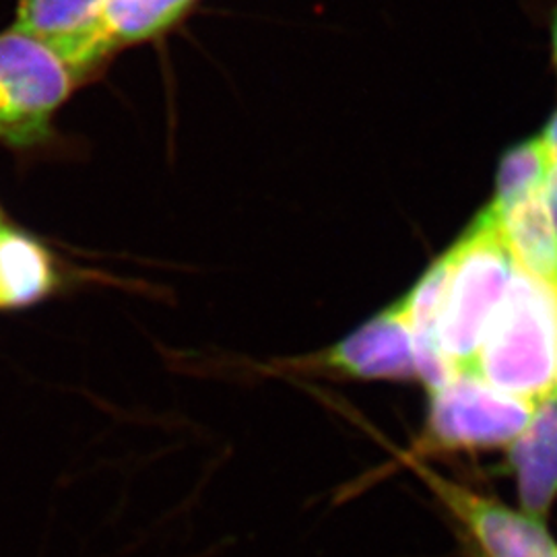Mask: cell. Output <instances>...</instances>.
<instances>
[{"mask_svg": "<svg viewBox=\"0 0 557 557\" xmlns=\"http://www.w3.org/2000/svg\"><path fill=\"white\" fill-rule=\"evenodd\" d=\"M416 471L473 541L475 557H557L556 541L539 518L479 496L423 465Z\"/></svg>", "mask_w": 557, "mask_h": 557, "instance_id": "cell-5", "label": "cell"}, {"mask_svg": "<svg viewBox=\"0 0 557 557\" xmlns=\"http://www.w3.org/2000/svg\"><path fill=\"white\" fill-rule=\"evenodd\" d=\"M75 75L44 41L17 29L0 36V140L32 147L50 137Z\"/></svg>", "mask_w": 557, "mask_h": 557, "instance_id": "cell-4", "label": "cell"}, {"mask_svg": "<svg viewBox=\"0 0 557 557\" xmlns=\"http://www.w3.org/2000/svg\"><path fill=\"white\" fill-rule=\"evenodd\" d=\"M552 41H554V59H556L557 66V9L554 15V23H552Z\"/></svg>", "mask_w": 557, "mask_h": 557, "instance_id": "cell-15", "label": "cell"}, {"mask_svg": "<svg viewBox=\"0 0 557 557\" xmlns=\"http://www.w3.org/2000/svg\"><path fill=\"white\" fill-rule=\"evenodd\" d=\"M552 168L554 160L541 137L518 145L502 160L492 207L506 209L520 200L543 195Z\"/></svg>", "mask_w": 557, "mask_h": 557, "instance_id": "cell-11", "label": "cell"}, {"mask_svg": "<svg viewBox=\"0 0 557 557\" xmlns=\"http://www.w3.org/2000/svg\"><path fill=\"white\" fill-rule=\"evenodd\" d=\"M541 140L545 143V147H547V151H549V156H552V160L554 163L557 161V114L554 119L549 120V124H547V128H545V133L541 135Z\"/></svg>", "mask_w": 557, "mask_h": 557, "instance_id": "cell-14", "label": "cell"}, {"mask_svg": "<svg viewBox=\"0 0 557 557\" xmlns=\"http://www.w3.org/2000/svg\"><path fill=\"white\" fill-rule=\"evenodd\" d=\"M100 0H20L17 29L44 44H54L79 32L94 17Z\"/></svg>", "mask_w": 557, "mask_h": 557, "instance_id": "cell-12", "label": "cell"}, {"mask_svg": "<svg viewBox=\"0 0 557 557\" xmlns=\"http://www.w3.org/2000/svg\"><path fill=\"white\" fill-rule=\"evenodd\" d=\"M444 259L446 283L440 301L438 345L453 370L462 372L473 368L517 264L490 207Z\"/></svg>", "mask_w": 557, "mask_h": 557, "instance_id": "cell-2", "label": "cell"}, {"mask_svg": "<svg viewBox=\"0 0 557 557\" xmlns=\"http://www.w3.org/2000/svg\"><path fill=\"white\" fill-rule=\"evenodd\" d=\"M310 366L347 379H418L413 335L400 304L366 322Z\"/></svg>", "mask_w": 557, "mask_h": 557, "instance_id": "cell-7", "label": "cell"}, {"mask_svg": "<svg viewBox=\"0 0 557 557\" xmlns=\"http://www.w3.org/2000/svg\"><path fill=\"white\" fill-rule=\"evenodd\" d=\"M543 199H545V205H547V209H549V215H552V220H554L557 232V161L554 163V168H552V174H549V178H547V184H545Z\"/></svg>", "mask_w": 557, "mask_h": 557, "instance_id": "cell-13", "label": "cell"}, {"mask_svg": "<svg viewBox=\"0 0 557 557\" xmlns=\"http://www.w3.org/2000/svg\"><path fill=\"white\" fill-rule=\"evenodd\" d=\"M490 209L518 269L557 287V232L543 195Z\"/></svg>", "mask_w": 557, "mask_h": 557, "instance_id": "cell-9", "label": "cell"}, {"mask_svg": "<svg viewBox=\"0 0 557 557\" xmlns=\"http://www.w3.org/2000/svg\"><path fill=\"white\" fill-rule=\"evenodd\" d=\"M54 264L36 239L9 227L0 230V308H23L46 298L54 287Z\"/></svg>", "mask_w": 557, "mask_h": 557, "instance_id": "cell-10", "label": "cell"}, {"mask_svg": "<svg viewBox=\"0 0 557 557\" xmlns=\"http://www.w3.org/2000/svg\"><path fill=\"white\" fill-rule=\"evenodd\" d=\"M2 227H4V225H2V218H0V230H2Z\"/></svg>", "mask_w": 557, "mask_h": 557, "instance_id": "cell-16", "label": "cell"}, {"mask_svg": "<svg viewBox=\"0 0 557 557\" xmlns=\"http://www.w3.org/2000/svg\"><path fill=\"white\" fill-rule=\"evenodd\" d=\"M471 372L531 405L556 395L557 287L517 267Z\"/></svg>", "mask_w": 557, "mask_h": 557, "instance_id": "cell-1", "label": "cell"}, {"mask_svg": "<svg viewBox=\"0 0 557 557\" xmlns=\"http://www.w3.org/2000/svg\"><path fill=\"white\" fill-rule=\"evenodd\" d=\"M533 407L490 386L471 370L455 372L430 391V411L416 457L510 446L527 428Z\"/></svg>", "mask_w": 557, "mask_h": 557, "instance_id": "cell-3", "label": "cell"}, {"mask_svg": "<svg viewBox=\"0 0 557 557\" xmlns=\"http://www.w3.org/2000/svg\"><path fill=\"white\" fill-rule=\"evenodd\" d=\"M508 467L522 512L541 520L557 498V393L533 407L527 428L510 444Z\"/></svg>", "mask_w": 557, "mask_h": 557, "instance_id": "cell-8", "label": "cell"}, {"mask_svg": "<svg viewBox=\"0 0 557 557\" xmlns=\"http://www.w3.org/2000/svg\"><path fill=\"white\" fill-rule=\"evenodd\" d=\"M193 0H100L94 17L69 38L48 44L75 79L114 50L170 27Z\"/></svg>", "mask_w": 557, "mask_h": 557, "instance_id": "cell-6", "label": "cell"}]
</instances>
